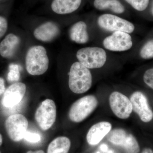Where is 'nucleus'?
Returning <instances> with one entry per match:
<instances>
[{
	"label": "nucleus",
	"instance_id": "obj_19",
	"mask_svg": "<svg viewBox=\"0 0 153 153\" xmlns=\"http://www.w3.org/2000/svg\"><path fill=\"white\" fill-rule=\"evenodd\" d=\"M70 146L71 142L68 138L58 137L49 144L47 153H68Z\"/></svg>",
	"mask_w": 153,
	"mask_h": 153
},
{
	"label": "nucleus",
	"instance_id": "obj_12",
	"mask_svg": "<svg viewBox=\"0 0 153 153\" xmlns=\"http://www.w3.org/2000/svg\"><path fill=\"white\" fill-rule=\"evenodd\" d=\"M26 86L22 82H15L5 91L2 99L3 107H12L16 106L22 101L26 93Z\"/></svg>",
	"mask_w": 153,
	"mask_h": 153
},
{
	"label": "nucleus",
	"instance_id": "obj_3",
	"mask_svg": "<svg viewBox=\"0 0 153 153\" xmlns=\"http://www.w3.org/2000/svg\"><path fill=\"white\" fill-rule=\"evenodd\" d=\"M76 57L78 62L88 69L100 68L106 63V52L99 47H87L77 51Z\"/></svg>",
	"mask_w": 153,
	"mask_h": 153
},
{
	"label": "nucleus",
	"instance_id": "obj_24",
	"mask_svg": "<svg viewBox=\"0 0 153 153\" xmlns=\"http://www.w3.org/2000/svg\"><path fill=\"white\" fill-rule=\"evenodd\" d=\"M143 79L145 83L153 89V68H149L145 71Z\"/></svg>",
	"mask_w": 153,
	"mask_h": 153
},
{
	"label": "nucleus",
	"instance_id": "obj_17",
	"mask_svg": "<svg viewBox=\"0 0 153 153\" xmlns=\"http://www.w3.org/2000/svg\"><path fill=\"white\" fill-rule=\"evenodd\" d=\"M71 41L78 44H84L89 40L87 25L85 22L79 21L72 25L69 31Z\"/></svg>",
	"mask_w": 153,
	"mask_h": 153
},
{
	"label": "nucleus",
	"instance_id": "obj_2",
	"mask_svg": "<svg viewBox=\"0 0 153 153\" xmlns=\"http://www.w3.org/2000/svg\"><path fill=\"white\" fill-rule=\"evenodd\" d=\"M25 64L31 75L38 76L45 73L49 67V59L45 47L38 45L30 48L26 54Z\"/></svg>",
	"mask_w": 153,
	"mask_h": 153
},
{
	"label": "nucleus",
	"instance_id": "obj_7",
	"mask_svg": "<svg viewBox=\"0 0 153 153\" xmlns=\"http://www.w3.org/2000/svg\"><path fill=\"white\" fill-rule=\"evenodd\" d=\"M57 109L55 102L50 99L44 100L36 110L35 119L43 130L50 128L56 120Z\"/></svg>",
	"mask_w": 153,
	"mask_h": 153
},
{
	"label": "nucleus",
	"instance_id": "obj_23",
	"mask_svg": "<svg viewBox=\"0 0 153 153\" xmlns=\"http://www.w3.org/2000/svg\"><path fill=\"white\" fill-rule=\"evenodd\" d=\"M28 142L36 143L41 140V137L39 134L27 131L24 138Z\"/></svg>",
	"mask_w": 153,
	"mask_h": 153
},
{
	"label": "nucleus",
	"instance_id": "obj_9",
	"mask_svg": "<svg viewBox=\"0 0 153 153\" xmlns=\"http://www.w3.org/2000/svg\"><path fill=\"white\" fill-rule=\"evenodd\" d=\"M110 106L114 114L121 119H126L132 112L131 102L124 94L114 91L110 94L109 98Z\"/></svg>",
	"mask_w": 153,
	"mask_h": 153
},
{
	"label": "nucleus",
	"instance_id": "obj_31",
	"mask_svg": "<svg viewBox=\"0 0 153 153\" xmlns=\"http://www.w3.org/2000/svg\"><path fill=\"white\" fill-rule=\"evenodd\" d=\"M152 15L153 16V4H152Z\"/></svg>",
	"mask_w": 153,
	"mask_h": 153
},
{
	"label": "nucleus",
	"instance_id": "obj_6",
	"mask_svg": "<svg viewBox=\"0 0 153 153\" xmlns=\"http://www.w3.org/2000/svg\"><path fill=\"white\" fill-rule=\"evenodd\" d=\"M97 24L102 29L109 32L120 31L129 34L132 33L135 29L131 22L111 14L100 16L97 19Z\"/></svg>",
	"mask_w": 153,
	"mask_h": 153
},
{
	"label": "nucleus",
	"instance_id": "obj_5",
	"mask_svg": "<svg viewBox=\"0 0 153 153\" xmlns=\"http://www.w3.org/2000/svg\"><path fill=\"white\" fill-rule=\"evenodd\" d=\"M107 140L112 144L123 149L126 153H139L140 147L138 142L131 134L123 129H114L107 135Z\"/></svg>",
	"mask_w": 153,
	"mask_h": 153
},
{
	"label": "nucleus",
	"instance_id": "obj_8",
	"mask_svg": "<svg viewBox=\"0 0 153 153\" xmlns=\"http://www.w3.org/2000/svg\"><path fill=\"white\" fill-rule=\"evenodd\" d=\"M5 126L8 135L12 140L19 142L23 139L28 126L27 120L23 115H11L7 119Z\"/></svg>",
	"mask_w": 153,
	"mask_h": 153
},
{
	"label": "nucleus",
	"instance_id": "obj_30",
	"mask_svg": "<svg viewBox=\"0 0 153 153\" xmlns=\"http://www.w3.org/2000/svg\"><path fill=\"white\" fill-rule=\"evenodd\" d=\"M3 142V139L1 135L0 134V146L2 145Z\"/></svg>",
	"mask_w": 153,
	"mask_h": 153
},
{
	"label": "nucleus",
	"instance_id": "obj_1",
	"mask_svg": "<svg viewBox=\"0 0 153 153\" xmlns=\"http://www.w3.org/2000/svg\"><path fill=\"white\" fill-rule=\"evenodd\" d=\"M68 86L70 90L76 94H82L91 87L92 77L89 69L79 62L73 63L69 73Z\"/></svg>",
	"mask_w": 153,
	"mask_h": 153
},
{
	"label": "nucleus",
	"instance_id": "obj_32",
	"mask_svg": "<svg viewBox=\"0 0 153 153\" xmlns=\"http://www.w3.org/2000/svg\"><path fill=\"white\" fill-rule=\"evenodd\" d=\"M0 153H1V152H0Z\"/></svg>",
	"mask_w": 153,
	"mask_h": 153
},
{
	"label": "nucleus",
	"instance_id": "obj_21",
	"mask_svg": "<svg viewBox=\"0 0 153 153\" xmlns=\"http://www.w3.org/2000/svg\"><path fill=\"white\" fill-rule=\"evenodd\" d=\"M21 66L16 64H10L7 75V79L9 82H14L19 81L20 78Z\"/></svg>",
	"mask_w": 153,
	"mask_h": 153
},
{
	"label": "nucleus",
	"instance_id": "obj_29",
	"mask_svg": "<svg viewBox=\"0 0 153 153\" xmlns=\"http://www.w3.org/2000/svg\"><path fill=\"white\" fill-rule=\"evenodd\" d=\"M27 153H45L44 151L42 150H39L36 151V152H32V151H29Z\"/></svg>",
	"mask_w": 153,
	"mask_h": 153
},
{
	"label": "nucleus",
	"instance_id": "obj_18",
	"mask_svg": "<svg viewBox=\"0 0 153 153\" xmlns=\"http://www.w3.org/2000/svg\"><path fill=\"white\" fill-rule=\"evenodd\" d=\"M94 5L97 10H110L117 14L123 13L125 11L123 5L118 0H94Z\"/></svg>",
	"mask_w": 153,
	"mask_h": 153
},
{
	"label": "nucleus",
	"instance_id": "obj_25",
	"mask_svg": "<svg viewBox=\"0 0 153 153\" xmlns=\"http://www.w3.org/2000/svg\"><path fill=\"white\" fill-rule=\"evenodd\" d=\"M24 103L25 102L22 100L20 103L16 106L10 108H6L4 107V112L6 114L10 115L18 114L17 113L19 112L22 109L24 106Z\"/></svg>",
	"mask_w": 153,
	"mask_h": 153
},
{
	"label": "nucleus",
	"instance_id": "obj_13",
	"mask_svg": "<svg viewBox=\"0 0 153 153\" xmlns=\"http://www.w3.org/2000/svg\"><path fill=\"white\" fill-rule=\"evenodd\" d=\"M111 124L108 122L102 121L94 125L91 127L86 136L88 144L95 146L98 144L111 130Z\"/></svg>",
	"mask_w": 153,
	"mask_h": 153
},
{
	"label": "nucleus",
	"instance_id": "obj_26",
	"mask_svg": "<svg viewBox=\"0 0 153 153\" xmlns=\"http://www.w3.org/2000/svg\"><path fill=\"white\" fill-rule=\"evenodd\" d=\"M7 27L8 24L7 20L4 17L0 16V39L7 32Z\"/></svg>",
	"mask_w": 153,
	"mask_h": 153
},
{
	"label": "nucleus",
	"instance_id": "obj_4",
	"mask_svg": "<svg viewBox=\"0 0 153 153\" xmlns=\"http://www.w3.org/2000/svg\"><path fill=\"white\" fill-rule=\"evenodd\" d=\"M97 105L98 101L94 96L83 97L71 105L69 112V118L74 122H80L92 113Z\"/></svg>",
	"mask_w": 153,
	"mask_h": 153
},
{
	"label": "nucleus",
	"instance_id": "obj_22",
	"mask_svg": "<svg viewBox=\"0 0 153 153\" xmlns=\"http://www.w3.org/2000/svg\"><path fill=\"white\" fill-rule=\"evenodd\" d=\"M135 10L138 11H144L147 8L149 0H125Z\"/></svg>",
	"mask_w": 153,
	"mask_h": 153
},
{
	"label": "nucleus",
	"instance_id": "obj_27",
	"mask_svg": "<svg viewBox=\"0 0 153 153\" xmlns=\"http://www.w3.org/2000/svg\"><path fill=\"white\" fill-rule=\"evenodd\" d=\"M5 91L4 81L2 77H0V96Z\"/></svg>",
	"mask_w": 153,
	"mask_h": 153
},
{
	"label": "nucleus",
	"instance_id": "obj_16",
	"mask_svg": "<svg viewBox=\"0 0 153 153\" xmlns=\"http://www.w3.org/2000/svg\"><path fill=\"white\" fill-rule=\"evenodd\" d=\"M20 43V38L15 34L7 35L0 43V55L5 58L12 57Z\"/></svg>",
	"mask_w": 153,
	"mask_h": 153
},
{
	"label": "nucleus",
	"instance_id": "obj_14",
	"mask_svg": "<svg viewBox=\"0 0 153 153\" xmlns=\"http://www.w3.org/2000/svg\"><path fill=\"white\" fill-rule=\"evenodd\" d=\"M60 33L57 25L54 22H49L38 26L34 30L33 35L37 40L49 42L55 39Z\"/></svg>",
	"mask_w": 153,
	"mask_h": 153
},
{
	"label": "nucleus",
	"instance_id": "obj_15",
	"mask_svg": "<svg viewBox=\"0 0 153 153\" xmlns=\"http://www.w3.org/2000/svg\"><path fill=\"white\" fill-rule=\"evenodd\" d=\"M82 0H53L51 8L54 13L66 15L73 13L79 8Z\"/></svg>",
	"mask_w": 153,
	"mask_h": 153
},
{
	"label": "nucleus",
	"instance_id": "obj_10",
	"mask_svg": "<svg viewBox=\"0 0 153 153\" xmlns=\"http://www.w3.org/2000/svg\"><path fill=\"white\" fill-rule=\"evenodd\" d=\"M103 45L105 49L113 52H124L131 49L133 42L130 35L120 31L114 32L103 41Z\"/></svg>",
	"mask_w": 153,
	"mask_h": 153
},
{
	"label": "nucleus",
	"instance_id": "obj_11",
	"mask_svg": "<svg viewBox=\"0 0 153 153\" xmlns=\"http://www.w3.org/2000/svg\"><path fill=\"white\" fill-rule=\"evenodd\" d=\"M130 100L133 110L143 122L149 123L152 120L153 111L149 105L146 97L143 93L140 91H135L131 94Z\"/></svg>",
	"mask_w": 153,
	"mask_h": 153
},
{
	"label": "nucleus",
	"instance_id": "obj_28",
	"mask_svg": "<svg viewBox=\"0 0 153 153\" xmlns=\"http://www.w3.org/2000/svg\"><path fill=\"white\" fill-rule=\"evenodd\" d=\"M141 153H153V151L150 148H146Z\"/></svg>",
	"mask_w": 153,
	"mask_h": 153
},
{
	"label": "nucleus",
	"instance_id": "obj_20",
	"mask_svg": "<svg viewBox=\"0 0 153 153\" xmlns=\"http://www.w3.org/2000/svg\"><path fill=\"white\" fill-rule=\"evenodd\" d=\"M140 55L145 60L153 58V39L147 41L140 51Z\"/></svg>",
	"mask_w": 153,
	"mask_h": 153
}]
</instances>
